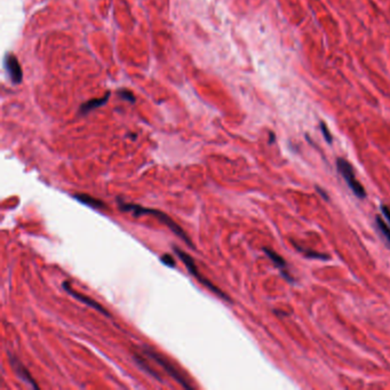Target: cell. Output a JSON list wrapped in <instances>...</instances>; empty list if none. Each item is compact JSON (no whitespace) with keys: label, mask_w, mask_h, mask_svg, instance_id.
<instances>
[{"label":"cell","mask_w":390,"mask_h":390,"mask_svg":"<svg viewBox=\"0 0 390 390\" xmlns=\"http://www.w3.org/2000/svg\"><path fill=\"white\" fill-rule=\"evenodd\" d=\"M5 68L7 70L9 77H11V80L14 84H20L22 82V69L20 63L16 57L13 55V54H8L7 56L5 57Z\"/></svg>","instance_id":"ba28073f"},{"label":"cell","mask_w":390,"mask_h":390,"mask_svg":"<svg viewBox=\"0 0 390 390\" xmlns=\"http://www.w3.org/2000/svg\"><path fill=\"white\" fill-rule=\"evenodd\" d=\"M292 244H293V246L295 247L296 251H299L300 253H302L305 256L309 257V259H317V260H322V261H327L331 259V256L326 253H319V252H316V251H311V250H308V248H304V247L299 246V245L294 243L293 240H292Z\"/></svg>","instance_id":"30bf717a"},{"label":"cell","mask_w":390,"mask_h":390,"mask_svg":"<svg viewBox=\"0 0 390 390\" xmlns=\"http://www.w3.org/2000/svg\"><path fill=\"white\" fill-rule=\"evenodd\" d=\"M73 198L76 199L77 202L82 203V204L88 206V207H92L94 209H105L106 205L102 201H99L92 196L85 195V193H77V195L73 196Z\"/></svg>","instance_id":"9c48e42d"},{"label":"cell","mask_w":390,"mask_h":390,"mask_svg":"<svg viewBox=\"0 0 390 390\" xmlns=\"http://www.w3.org/2000/svg\"><path fill=\"white\" fill-rule=\"evenodd\" d=\"M173 250H174V252L176 253V255L182 260V262L186 264V267H187V269H188V271L191 273V275L195 277V278L197 279L199 283H202L203 285L205 286V288H207L209 291H212L213 293H214V294H217L218 296H220L221 299L225 300V301L231 302L230 298H229V296L225 294L224 292H222L220 288H217V286L214 285V284H212L211 280H208L207 278H205L204 276L199 273V270L197 268V266H196L195 260H193L192 257L189 255V254H187L186 252H183L182 250H180V248L176 247V246H174Z\"/></svg>","instance_id":"7a4b0ae2"},{"label":"cell","mask_w":390,"mask_h":390,"mask_svg":"<svg viewBox=\"0 0 390 390\" xmlns=\"http://www.w3.org/2000/svg\"><path fill=\"white\" fill-rule=\"evenodd\" d=\"M381 212H382L383 217H386L387 221L389 222V225H390V208L386 205H381Z\"/></svg>","instance_id":"e0dca14e"},{"label":"cell","mask_w":390,"mask_h":390,"mask_svg":"<svg viewBox=\"0 0 390 390\" xmlns=\"http://www.w3.org/2000/svg\"><path fill=\"white\" fill-rule=\"evenodd\" d=\"M337 167H338V170H339V173L342 175V177L344 179V181H346L348 187H349L351 191L355 193V196L359 199L365 198L366 197L365 189H364V187L360 185L358 181H357L356 175H355V172H354V169H353V166L350 165V163L347 162V160L343 159V158H338Z\"/></svg>","instance_id":"277c9868"},{"label":"cell","mask_w":390,"mask_h":390,"mask_svg":"<svg viewBox=\"0 0 390 390\" xmlns=\"http://www.w3.org/2000/svg\"><path fill=\"white\" fill-rule=\"evenodd\" d=\"M118 95L120 96L121 99L126 100V101H128V102H134L135 101V98H134V95L132 94V92L126 91V89H121V91H119Z\"/></svg>","instance_id":"2e32d148"},{"label":"cell","mask_w":390,"mask_h":390,"mask_svg":"<svg viewBox=\"0 0 390 390\" xmlns=\"http://www.w3.org/2000/svg\"><path fill=\"white\" fill-rule=\"evenodd\" d=\"M8 358H9V363H11L13 370H14L15 374L18 376V379L22 380V382H24L25 385L32 387L34 389L39 388L37 385V382L34 381V379L32 378L30 373H29V371L25 369L24 365L21 363V360L18 359L17 357H15L13 354L8 353Z\"/></svg>","instance_id":"8992f818"},{"label":"cell","mask_w":390,"mask_h":390,"mask_svg":"<svg viewBox=\"0 0 390 390\" xmlns=\"http://www.w3.org/2000/svg\"><path fill=\"white\" fill-rule=\"evenodd\" d=\"M109 96H110V94L108 93V94H106L105 96H103V98H101V99L89 100L88 102L84 103V104L80 106V112H82V114H87V112L94 110V109H96V108H100L101 105L105 104V102L108 101Z\"/></svg>","instance_id":"8fae6325"},{"label":"cell","mask_w":390,"mask_h":390,"mask_svg":"<svg viewBox=\"0 0 390 390\" xmlns=\"http://www.w3.org/2000/svg\"><path fill=\"white\" fill-rule=\"evenodd\" d=\"M143 353L146 354V356L149 357V358L154 360V362H156L160 367H163L164 371H165L167 374H169L170 378H173L174 380H175L177 383H180L183 388L192 389V386L188 382V380H187L185 376L181 374V372H180V371L177 370L175 366L172 365V364H170L169 360L165 358V357L162 356L160 354H158L157 351H154L153 349H151V348L146 347V346L143 347Z\"/></svg>","instance_id":"3957f363"},{"label":"cell","mask_w":390,"mask_h":390,"mask_svg":"<svg viewBox=\"0 0 390 390\" xmlns=\"http://www.w3.org/2000/svg\"><path fill=\"white\" fill-rule=\"evenodd\" d=\"M118 206H119V209H120L121 212H126V213H132L133 214V217L135 218H138V217H142V215H153V218H156L158 221L162 222L166 225L167 228L170 229L172 233H174V235H176L177 237L180 238V239H182L185 243L188 245L189 247H195L193 246V243L192 240L190 239V238L187 236L186 231L183 230V229L180 227L179 224L176 223L175 221L172 220L169 215L165 214V213L162 212V211H158V209H154V208H147V207H143V206L141 205H136V204H131V203H125L124 201H121V199H118Z\"/></svg>","instance_id":"6da1fadb"},{"label":"cell","mask_w":390,"mask_h":390,"mask_svg":"<svg viewBox=\"0 0 390 390\" xmlns=\"http://www.w3.org/2000/svg\"><path fill=\"white\" fill-rule=\"evenodd\" d=\"M62 288H64V291H66L68 294H70L71 296H72L73 299H77L78 301L83 302V304H85L86 305H88V307L95 309V310H98L99 312H101V314L105 315L106 317H110V312L106 311L105 309L103 308L102 305L99 304V302H96L94 299L89 298V296H87L85 294H82V293H78V292L73 291V288H71V284L69 282H63Z\"/></svg>","instance_id":"5b68a950"},{"label":"cell","mask_w":390,"mask_h":390,"mask_svg":"<svg viewBox=\"0 0 390 390\" xmlns=\"http://www.w3.org/2000/svg\"><path fill=\"white\" fill-rule=\"evenodd\" d=\"M134 359H135V363L137 364V366L140 367L142 371H144V372H147L148 374L153 375V378H157L158 380H159V381H162V378H160V376L157 374L156 371H154L153 369H151V367L149 366V364L147 363V360L144 359V357H142L141 355L135 354L134 355Z\"/></svg>","instance_id":"7c38bea8"},{"label":"cell","mask_w":390,"mask_h":390,"mask_svg":"<svg viewBox=\"0 0 390 390\" xmlns=\"http://www.w3.org/2000/svg\"><path fill=\"white\" fill-rule=\"evenodd\" d=\"M375 222H376V225H378V229L381 231L383 237L386 238L387 241H388L390 245V229H389V227L385 223V221L380 218V215H378V217L375 218Z\"/></svg>","instance_id":"4fadbf2b"},{"label":"cell","mask_w":390,"mask_h":390,"mask_svg":"<svg viewBox=\"0 0 390 390\" xmlns=\"http://www.w3.org/2000/svg\"><path fill=\"white\" fill-rule=\"evenodd\" d=\"M319 126H321V131H322V133H323L325 141H326L328 144H331L332 142H333V137H332V134L330 133V131H328L326 124H325L324 121H321Z\"/></svg>","instance_id":"5bb4252c"},{"label":"cell","mask_w":390,"mask_h":390,"mask_svg":"<svg viewBox=\"0 0 390 390\" xmlns=\"http://www.w3.org/2000/svg\"><path fill=\"white\" fill-rule=\"evenodd\" d=\"M162 262L165 264V266L170 267V268H174L175 267V261H174L173 256L170 255V254H164V255L160 257Z\"/></svg>","instance_id":"9a60e30c"},{"label":"cell","mask_w":390,"mask_h":390,"mask_svg":"<svg viewBox=\"0 0 390 390\" xmlns=\"http://www.w3.org/2000/svg\"><path fill=\"white\" fill-rule=\"evenodd\" d=\"M262 250H263V252L266 253V255L268 256L269 259L272 261V263L279 269V271H280V273H282V276L284 277V278H285L289 283L294 282L293 277L289 275V272L288 271V263H286V261L284 260L283 257L279 255V254H277L275 251H272L271 248L263 247Z\"/></svg>","instance_id":"52a82bcc"},{"label":"cell","mask_w":390,"mask_h":390,"mask_svg":"<svg viewBox=\"0 0 390 390\" xmlns=\"http://www.w3.org/2000/svg\"><path fill=\"white\" fill-rule=\"evenodd\" d=\"M316 190H317V191H318L319 193H321V195H322V197H323V198L325 199V201H328V195H327L326 192L324 191L323 189H322V188H319V187H316Z\"/></svg>","instance_id":"ac0fdd59"}]
</instances>
